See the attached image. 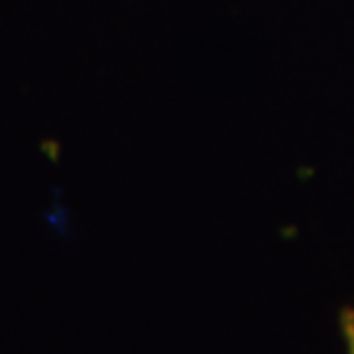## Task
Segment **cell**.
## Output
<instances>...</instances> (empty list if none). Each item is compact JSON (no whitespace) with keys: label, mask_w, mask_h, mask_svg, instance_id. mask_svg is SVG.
Wrapping results in <instances>:
<instances>
[{"label":"cell","mask_w":354,"mask_h":354,"mask_svg":"<svg viewBox=\"0 0 354 354\" xmlns=\"http://www.w3.org/2000/svg\"><path fill=\"white\" fill-rule=\"evenodd\" d=\"M341 325H342V333H344V341H346L348 354H354V309H346V311H342Z\"/></svg>","instance_id":"6da1fadb"}]
</instances>
